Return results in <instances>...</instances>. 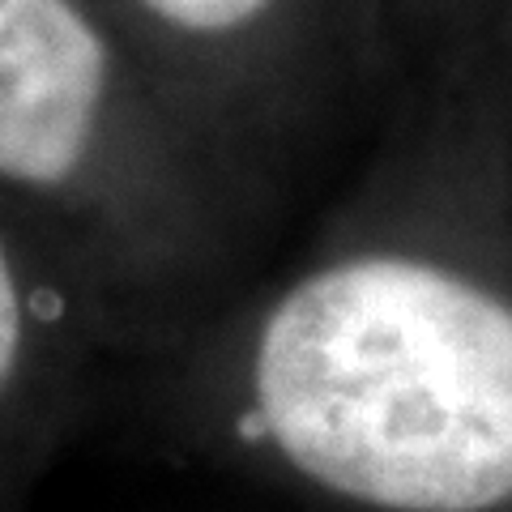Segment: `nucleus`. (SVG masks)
I'll use <instances>...</instances> for the list:
<instances>
[{"label": "nucleus", "mask_w": 512, "mask_h": 512, "mask_svg": "<svg viewBox=\"0 0 512 512\" xmlns=\"http://www.w3.org/2000/svg\"><path fill=\"white\" fill-rule=\"evenodd\" d=\"M444 137L397 99L248 286L116 367L188 466L329 512H512V286L440 222Z\"/></svg>", "instance_id": "f257e3e1"}, {"label": "nucleus", "mask_w": 512, "mask_h": 512, "mask_svg": "<svg viewBox=\"0 0 512 512\" xmlns=\"http://www.w3.org/2000/svg\"><path fill=\"white\" fill-rule=\"evenodd\" d=\"M171 107L295 235L402 99L380 0H90Z\"/></svg>", "instance_id": "f03ea898"}, {"label": "nucleus", "mask_w": 512, "mask_h": 512, "mask_svg": "<svg viewBox=\"0 0 512 512\" xmlns=\"http://www.w3.org/2000/svg\"><path fill=\"white\" fill-rule=\"evenodd\" d=\"M116 350L99 320L0 205V512L43 491L90 419L107 410Z\"/></svg>", "instance_id": "7ed1b4c3"}]
</instances>
